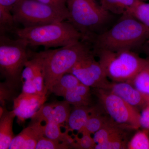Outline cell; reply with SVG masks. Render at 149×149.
I'll list each match as a JSON object with an SVG mask.
<instances>
[{
  "label": "cell",
  "instance_id": "cell-1",
  "mask_svg": "<svg viewBox=\"0 0 149 149\" xmlns=\"http://www.w3.org/2000/svg\"><path fill=\"white\" fill-rule=\"evenodd\" d=\"M149 39V28L132 15H124L111 29L95 37L94 51L132 50Z\"/></svg>",
  "mask_w": 149,
  "mask_h": 149
},
{
  "label": "cell",
  "instance_id": "cell-2",
  "mask_svg": "<svg viewBox=\"0 0 149 149\" xmlns=\"http://www.w3.org/2000/svg\"><path fill=\"white\" fill-rule=\"evenodd\" d=\"M17 38L30 46L58 47L84 40L82 34L68 21L58 22L29 27L15 28Z\"/></svg>",
  "mask_w": 149,
  "mask_h": 149
},
{
  "label": "cell",
  "instance_id": "cell-3",
  "mask_svg": "<svg viewBox=\"0 0 149 149\" xmlns=\"http://www.w3.org/2000/svg\"><path fill=\"white\" fill-rule=\"evenodd\" d=\"M85 41L42 51L45 86L47 93L64 74L68 73L82 58L91 52Z\"/></svg>",
  "mask_w": 149,
  "mask_h": 149
},
{
  "label": "cell",
  "instance_id": "cell-4",
  "mask_svg": "<svg viewBox=\"0 0 149 149\" xmlns=\"http://www.w3.org/2000/svg\"><path fill=\"white\" fill-rule=\"evenodd\" d=\"M28 46L22 39L13 40L1 35L0 72L5 79L4 84L14 91L21 83L22 71L29 58Z\"/></svg>",
  "mask_w": 149,
  "mask_h": 149
},
{
  "label": "cell",
  "instance_id": "cell-5",
  "mask_svg": "<svg viewBox=\"0 0 149 149\" xmlns=\"http://www.w3.org/2000/svg\"><path fill=\"white\" fill-rule=\"evenodd\" d=\"M95 52L107 77L112 82H129L146 61V58H142L132 50H97Z\"/></svg>",
  "mask_w": 149,
  "mask_h": 149
},
{
  "label": "cell",
  "instance_id": "cell-6",
  "mask_svg": "<svg viewBox=\"0 0 149 149\" xmlns=\"http://www.w3.org/2000/svg\"><path fill=\"white\" fill-rule=\"evenodd\" d=\"M67 20L82 34L84 40H91L93 33L108 20L109 13L95 0H67Z\"/></svg>",
  "mask_w": 149,
  "mask_h": 149
},
{
  "label": "cell",
  "instance_id": "cell-7",
  "mask_svg": "<svg viewBox=\"0 0 149 149\" xmlns=\"http://www.w3.org/2000/svg\"><path fill=\"white\" fill-rule=\"evenodd\" d=\"M15 24L29 27L67 20L68 11L61 10L37 0H21L12 11Z\"/></svg>",
  "mask_w": 149,
  "mask_h": 149
},
{
  "label": "cell",
  "instance_id": "cell-8",
  "mask_svg": "<svg viewBox=\"0 0 149 149\" xmlns=\"http://www.w3.org/2000/svg\"><path fill=\"white\" fill-rule=\"evenodd\" d=\"M100 106L119 125L132 130L141 128V111L120 97L103 89L94 88Z\"/></svg>",
  "mask_w": 149,
  "mask_h": 149
},
{
  "label": "cell",
  "instance_id": "cell-9",
  "mask_svg": "<svg viewBox=\"0 0 149 149\" xmlns=\"http://www.w3.org/2000/svg\"><path fill=\"white\" fill-rule=\"evenodd\" d=\"M68 73L74 74L82 84L93 89H105L110 82L92 52L82 58Z\"/></svg>",
  "mask_w": 149,
  "mask_h": 149
},
{
  "label": "cell",
  "instance_id": "cell-10",
  "mask_svg": "<svg viewBox=\"0 0 149 149\" xmlns=\"http://www.w3.org/2000/svg\"><path fill=\"white\" fill-rule=\"evenodd\" d=\"M47 95L22 93L13 100V110L17 120L22 123L32 116L45 103Z\"/></svg>",
  "mask_w": 149,
  "mask_h": 149
},
{
  "label": "cell",
  "instance_id": "cell-11",
  "mask_svg": "<svg viewBox=\"0 0 149 149\" xmlns=\"http://www.w3.org/2000/svg\"><path fill=\"white\" fill-rule=\"evenodd\" d=\"M71 111L70 104L65 100L44 104L31 119L32 121L53 122L62 125L67 122Z\"/></svg>",
  "mask_w": 149,
  "mask_h": 149
},
{
  "label": "cell",
  "instance_id": "cell-12",
  "mask_svg": "<svg viewBox=\"0 0 149 149\" xmlns=\"http://www.w3.org/2000/svg\"><path fill=\"white\" fill-rule=\"evenodd\" d=\"M104 90L120 97L141 111L149 104V100L128 82L110 81Z\"/></svg>",
  "mask_w": 149,
  "mask_h": 149
},
{
  "label": "cell",
  "instance_id": "cell-13",
  "mask_svg": "<svg viewBox=\"0 0 149 149\" xmlns=\"http://www.w3.org/2000/svg\"><path fill=\"white\" fill-rule=\"evenodd\" d=\"M44 135V125L42 122L32 121L12 141L9 149H35L38 141Z\"/></svg>",
  "mask_w": 149,
  "mask_h": 149
},
{
  "label": "cell",
  "instance_id": "cell-14",
  "mask_svg": "<svg viewBox=\"0 0 149 149\" xmlns=\"http://www.w3.org/2000/svg\"><path fill=\"white\" fill-rule=\"evenodd\" d=\"M13 110L8 111L4 108L0 115V149L9 148L11 143L15 137L13 130V120L16 117Z\"/></svg>",
  "mask_w": 149,
  "mask_h": 149
},
{
  "label": "cell",
  "instance_id": "cell-15",
  "mask_svg": "<svg viewBox=\"0 0 149 149\" xmlns=\"http://www.w3.org/2000/svg\"><path fill=\"white\" fill-rule=\"evenodd\" d=\"M91 88L82 83L66 91L62 97L70 105L74 107L91 106Z\"/></svg>",
  "mask_w": 149,
  "mask_h": 149
},
{
  "label": "cell",
  "instance_id": "cell-16",
  "mask_svg": "<svg viewBox=\"0 0 149 149\" xmlns=\"http://www.w3.org/2000/svg\"><path fill=\"white\" fill-rule=\"evenodd\" d=\"M94 108L93 106L74 107L66 123L69 129L78 131V133H80Z\"/></svg>",
  "mask_w": 149,
  "mask_h": 149
},
{
  "label": "cell",
  "instance_id": "cell-17",
  "mask_svg": "<svg viewBox=\"0 0 149 149\" xmlns=\"http://www.w3.org/2000/svg\"><path fill=\"white\" fill-rule=\"evenodd\" d=\"M21 0H0V31L1 35L13 30L15 24L12 11Z\"/></svg>",
  "mask_w": 149,
  "mask_h": 149
},
{
  "label": "cell",
  "instance_id": "cell-18",
  "mask_svg": "<svg viewBox=\"0 0 149 149\" xmlns=\"http://www.w3.org/2000/svg\"><path fill=\"white\" fill-rule=\"evenodd\" d=\"M105 113L100 106H94V109L80 133H86L92 135L101 129L111 118L107 113L105 114Z\"/></svg>",
  "mask_w": 149,
  "mask_h": 149
},
{
  "label": "cell",
  "instance_id": "cell-19",
  "mask_svg": "<svg viewBox=\"0 0 149 149\" xmlns=\"http://www.w3.org/2000/svg\"><path fill=\"white\" fill-rule=\"evenodd\" d=\"M132 130L117 124L110 118L103 127L94 134L93 139L96 144L103 143L120 135L128 133Z\"/></svg>",
  "mask_w": 149,
  "mask_h": 149
},
{
  "label": "cell",
  "instance_id": "cell-20",
  "mask_svg": "<svg viewBox=\"0 0 149 149\" xmlns=\"http://www.w3.org/2000/svg\"><path fill=\"white\" fill-rule=\"evenodd\" d=\"M139 0H100L101 6L107 11L114 14H128Z\"/></svg>",
  "mask_w": 149,
  "mask_h": 149
},
{
  "label": "cell",
  "instance_id": "cell-21",
  "mask_svg": "<svg viewBox=\"0 0 149 149\" xmlns=\"http://www.w3.org/2000/svg\"><path fill=\"white\" fill-rule=\"evenodd\" d=\"M128 83L133 85L149 100V58H147L143 66Z\"/></svg>",
  "mask_w": 149,
  "mask_h": 149
},
{
  "label": "cell",
  "instance_id": "cell-22",
  "mask_svg": "<svg viewBox=\"0 0 149 149\" xmlns=\"http://www.w3.org/2000/svg\"><path fill=\"white\" fill-rule=\"evenodd\" d=\"M61 126L54 122L46 123L45 125H44V135L49 139L67 144L72 148V145L74 142V139L69 136L67 132L62 133L60 128Z\"/></svg>",
  "mask_w": 149,
  "mask_h": 149
},
{
  "label": "cell",
  "instance_id": "cell-23",
  "mask_svg": "<svg viewBox=\"0 0 149 149\" xmlns=\"http://www.w3.org/2000/svg\"><path fill=\"white\" fill-rule=\"evenodd\" d=\"M81 83L74 74L66 73L53 86L50 92L54 93L56 95L62 97L66 91L72 89Z\"/></svg>",
  "mask_w": 149,
  "mask_h": 149
},
{
  "label": "cell",
  "instance_id": "cell-24",
  "mask_svg": "<svg viewBox=\"0 0 149 149\" xmlns=\"http://www.w3.org/2000/svg\"><path fill=\"white\" fill-rule=\"evenodd\" d=\"M127 149H149V130H138L128 141Z\"/></svg>",
  "mask_w": 149,
  "mask_h": 149
},
{
  "label": "cell",
  "instance_id": "cell-25",
  "mask_svg": "<svg viewBox=\"0 0 149 149\" xmlns=\"http://www.w3.org/2000/svg\"><path fill=\"white\" fill-rule=\"evenodd\" d=\"M138 1L136 5L128 14L132 15L149 28V3Z\"/></svg>",
  "mask_w": 149,
  "mask_h": 149
},
{
  "label": "cell",
  "instance_id": "cell-26",
  "mask_svg": "<svg viewBox=\"0 0 149 149\" xmlns=\"http://www.w3.org/2000/svg\"><path fill=\"white\" fill-rule=\"evenodd\" d=\"M128 133L116 136L103 143L96 144L95 149H127Z\"/></svg>",
  "mask_w": 149,
  "mask_h": 149
},
{
  "label": "cell",
  "instance_id": "cell-27",
  "mask_svg": "<svg viewBox=\"0 0 149 149\" xmlns=\"http://www.w3.org/2000/svg\"><path fill=\"white\" fill-rule=\"evenodd\" d=\"M82 136L78 138L74 136V143L72 144V148L79 149H95L96 143L91 134L86 133H81Z\"/></svg>",
  "mask_w": 149,
  "mask_h": 149
},
{
  "label": "cell",
  "instance_id": "cell-28",
  "mask_svg": "<svg viewBox=\"0 0 149 149\" xmlns=\"http://www.w3.org/2000/svg\"><path fill=\"white\" fill-rule=\"evenodd\" d=\"M71 148L69 145L60 143L43 136L37 142L35 149H68Z\"/></svg>",
  "mask_w": 149,
  "mask_h": 149
},
{
  "label": "cell",
  "instance_id": "cell-29",
  "mask_svg": "<svg viewBox=\"0 0 149 149\" xmlns=\"http://www.w3.org/2000/svg\"><path fill=\"white\" fill-rule=\"evenodd\" d=\"M37 1L61 10L68 11L67 6V0H37Z\"/></svg>",
  "mask_w": 149,
  "mask_h": 149
},
{
  "label": "cell",
  "instance_id": "cell-30",
  "mask_svg": "<svg viewBox=\"0 0 149 149\" xmlns=\"http://www.w3.org/2000/svg\"><path fill=\"white\" fill-rule=\"evenodd\" d=\"M141 128L149 130V104L141 111Z\"/></svg>",
  "mask_w": 149,
  "mask_h": 149
},
{
  "label": "cell",
  "instance_id": "cell-31",
  "mask_svg": "<svg viewBox=\"0 0 149 149\" xmlns=\"http://www.w3.org/2000/svg\"><path fill=\"white\" fill-rule=\"evenodd\" d=\"M22 92L28 94H38L33 81H25L22 82Z\"/></svg>",
  "mask_w": 149,
  "mask_h": 149
},
{
  "label": "cell",
  "instance_id": "cell-32",
  "mask_svg": "<svg viewBox=\"0 0 149 149\" xmlns=\"http://www.w3.org/2000/svg\"><path fill=\"white\" fill-rule=\"evenodd\" d=\"M143 50L149 58V39L143 45Z\"/></svg>",
  "mask_w": 149,
  "mask_h": 149
},
{
  "label": "cell",
  "instance_id": "cell-33",
  "mask_svg": "<svg viewBox=\"0 0 149 149\" xmlns=\"http://www.w3.org/2000/svg\"><path fill=\"white\" fill-rule=\"evenodd\" d=\"M144 1H149V0H143Z\"/></svg>",
  "mask_w": 149,
  "mask_h": 149
},
{
  "label": "cell",
  "instance_id": "cell-34",
  "mask_svg": "<svg viewBox=\"0 0 149 149\" xmlns=\"http://www.w3.org/2000/svg\"><path fill=\"white\" fill-rule=\"evenodd\" d=\"M140 1H144L143 0H140Z\"/></svg>",
  "mask_w": 149,
  "mask_h": 149
}]
</instances>
